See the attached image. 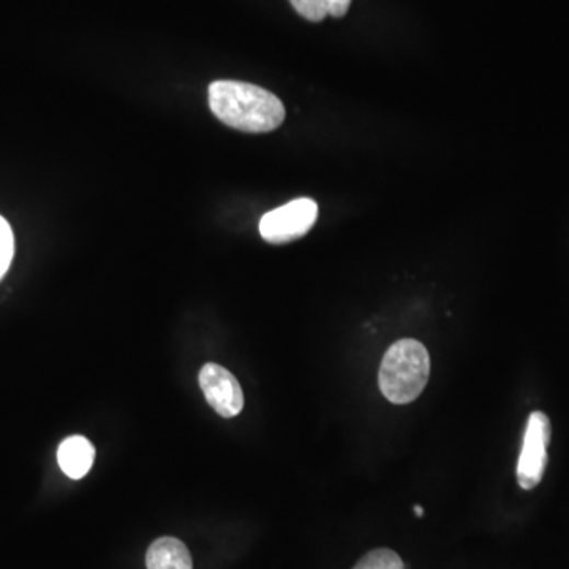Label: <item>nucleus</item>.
<instances>
[{"instance_id": "obj_10", "label": "nucleus", "mask_w": 569, "mask_h": 569, "mask_svg": "<svg viewBox=\"0 0 569 569\" xmlns=\"http://www.w3.org/2000/svg\"><path fill=\"white\" fill-rule=\"evenodd\" d=\"M14 239L9 221L0 217V278L9 271L13 260Z\"/></svg>"}, {"instance_id": "obj_4", "label": "nucleus", "mask_w": 569, "mask_h": 569, "mask_svg": "<svg viewBox=\"0 0 569 569\" xmlns=\"http://www.w3.org/2000/svg\"><path fill=\"white\" fill-rule=\"evenodd\" d=\"M550 442V421L547 414L535 411L530 414L525 429L524 446L517 464L519 486L535 489L542 482L547 465V445Z\"/></svg>"}, {"instance_id": "obj_3", "label": "nucleus", "mask_w": 569, "mask_h": 569, "mask_svg": "<svg viewBox=\"0 0 569 569\" xmlns=\"http://www.w3.org/2000/svg\"><path fill=\"white\" fill-rule=\"evenodd\" d=\"M318 218V204L310 198H298L264 214L260 235L271 244H288L309 232Z\"/></svg>"}, {"instance_id": "obj_7", "label": "nucleus", "mask_w": 569, "mask_h": 569, "mask_svg": "<svg viewBox=\"0 0 569 569\" xmlns=\"http://www.w3.org/2000/svg\"><path fill=\"white\" fill-rule=\"evenodd\" d=\"M148 569H193L187 546L171 536H163L150 544L146 556Z\"/></svg>"}, {"instance_id": "obj_8", "label": "nucleus", "mask_w": 569, "mask_h": 569, "mask_svg": "<svg viewBox=\"0 0 569 569\" xmlns=\"http://www.w3.org/2000/svg\"><path fill=\"white\" fill-rule=\"evenodd\" d=\"M289 3L307 21L320 23L326 16H345L352 0H289Z\"/></svg>"}, {"instance_id": "obj_1", "label": "nucleus", "mask_w": 569, "mask_h": 569, "mask_svg": "<svg viewBox=\"0 0 569 569\" xmlns=\"http://www.w3.org/2000/svg\"><path fill=\"white\" fill-rule=\"evenodd\" d=\"M209 106L218 121L246 134H268L285 121L282 100L249 82H213L209 86Z\"/></svg>"}, {"instance_id": "obj_6", "label": "nucleus", "mask_w": 569, "mask_h": 569, "mask_svg": "<svg viewBox=\"0 0 569 569\" xmlns=\"http://www.w3.org/2000/svg\"><path fill=\"white\" fill-rule=\"evenodd\" d=\"M94 460L95 447L81 435L68 436L57 449V462L71 479L84 478L91 471Z\"/></svg>"}, {"instance_id": "obj_2", "label": "nucleus", "mask_w": 569, "mask_h": 569, "mask_svg": "<svg viewBox=\"0 0 569 569\" xmlns=\"http://www.w3.org/2000/svg\"><path fill=\"white\" fill-rule=\"evenodd\" d=\"M429 375L431 356L428 349L418 340L402 339L389 346L383 357L378 385L389 402L407 406L424 391Z\"/></svg>"}, {"instance_id": "obj_11", "label": "nucleus", "mask_w": 569, "mask_h": 569, "mask_svg": "<svg viewBox=\"0 0 569 569\" xmlns=\"http://www.w3.org/2000/svg\"><path fill=\"white\" fill-rule=\"evenodd\" d=\"M414 514L417 515H421L424 514V511H422V508L421 507H414Z\"/></svg>"}, {"instance_id": "obj_9", "label": "nucleus", "mask_w": 569, "mask_h": 569, "mask_svg": "<svg viewBox=\"0 0 569 569\" xmlns=\"http://www.w3.org/2000/svg\"><path fill=\"white\" fill-rule=\"evenodd\" d=\"M353 569H406V565L394 550L375 549L361 558Z\"/></svg>"}, {"instance_id": "obj_5", "label": "nucleus", "mask_w": 569, "mask_h": 569, "mask_svg": "<svg viewBox=\"0 0 569 569\" xmlns=\"http://www.w3.org/2000/svg\"><path fill=\"white\" fill-rule=\"evenodd\" d=\"M200 386L213 410L221 418H235L244 408V392L238 379L218 364H206L200 372Z\"/></svg>"}]
</instances>
